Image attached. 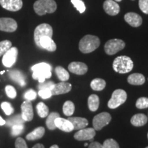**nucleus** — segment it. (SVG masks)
I'll list each match as a JSON object with an SVG mask.
<instances>
[{"mask_svg":"<svg viewBox=\"0 0 148 148\" xmlns=\"http://www.w3.org/2000/svg\"><path fill=\"white\" fill-rule=\"evenodd\" d=\"M84 146H85V147H86V146H88V143H85V144H84Z\"/></svg>","mask_w":148,"mask_h":148,"instance_id":"3c124183","label":"nucleus"},{"mask_svg":"<svg viewBox=\"0 0 148 148\" xmlns=\"http://www.w3.org/2000/svg\"><path fill=\"white\" fill-rule=\"evenodd\" d=\"M45 128L43 127H38L32 132L26 135V138L28 140H35L41 138L45 134Z\"/></svg>","mask_w":148,"mask_h":148,"instance_id":"b1692460","label":"nucleus"},{"mask_svg":"<svg viewBox=\"0 0 148 148\" xmlns=\"http://www.w3.org/2000/svg\"><path fill=\"white\" fill-rule=\"evenodd\" d=\"M88 148H104L102 144L99 143V142H92L91 143L89 144Z\"/></svg>","mask_w":148,"mask_h":148,"instance_id":"c03bdc74","label":"nucleus"},{"mask_svg":"<svg viewBox=\"0 0 148 148\" xmlns=\"http://www.w3.org/2000/svg\"><path fill=\"white\" fill-rule=\"evenodd\" d=\"M37 113L41 118H45L49 114V108L43 102H40L36 106Z\"/></svg>","mask_w":148,"mask_h":148,"instance_id":"c756f323","label":"nucleus"},{"mask_svg":"<svg viewBox=\"0 0 148 148\" xmlns=\"http://www.w3.org/2000/svg\"><path fill=\"white\" fill-rule=\"evenodd\" d=\"M53 29L49 24L42 23L38 25L35 29L34 38L35 43L37 44L40 38L44 36H49L52 38Z\"/></svg>","mask_w":148,"mask_h":148,"instance_id":"0eeeda50","label":"nucleus"},{"mask_svg":"<svg viewBox=\"0 0 148 148\" xmlns=\"http://www.w3.org/2000/svg\"><path fill=\"white\" fill-rule=\"evenodd\" d=\"M145 82V77L141 73H132L127 77V82L132 85H142Z\"/></svg>","mask_w":148,"mask_h":148,"instance_id":"4be33fe9","label":"nucleus"},{"mask_svg":"<svg viewBox=\"0 0 148 148\" xmlns=\"http://www.w3.org/2000/svg\"><path fill=\"white\" fill-rule=\"evenodd\" d=\"M38 95L40 96L42 99H48L52 96L51 90L49 89H41L38 91Z\"/></svg>","mask_w":148,"mask_h":148,"instance_id":"79ce46f5","label":"nucleus"},{"mask_svg":"<svg viewBox=\"0 0 148 148\" xmlns=\"http://www.w3.org/2000/svg\"><path fill=\"white\" fill-rule=\"evenodd\" d=\"M56 73L61 82H66L69 79V73L62 66H58L55 69Z\"/></svg>","mask_w":148,"mask_h":148,"instance_id":"cd10ccee","label":"nucleus"},{"mask_svg":"<svg viewBox=\"0 0 148 148\" xmlns=\"http://www.w3.org/2000/svg\"><path fill=\"white\" fill-rule=\"evenodd\" d=\"M36 45L41 49H46L49 51H54L56 50V45L51 37L44 36L40 38Z\"/></svg>","mask_w":148,"mask_h":148,"instance_id":"2eb2a0df","label":"nucleus"},{"mask_svg":"<svg viewBox=\"0 0 148 148\" xmlns=\"http://www.w3.org/2000/svg\"><path fill=\"white\" fill-rule=\"evenodd\" d=\"M5 91L6 92V95L8 97L11 99H14L16 96V91L13 86L11 85H8L5 87Z\"/></svg>","mask_w":148,"mask_h":148,"instance_id":"4c0bfd02","label":"nucleus"},{"mask_svg":"<svg viewBox=\"0 0 148 148\" xmlns=\"http://www.w3.org/2000/svg\"><path fill=\"white\" fill-rule=\"evenodd\" d=\"M37 94L36 92L34 91L33 89H29L28 90H27L26 92H25L24 94V98H25L26 100H34L36 98Z\"/></svg>","mask_w":148,"mask_h":148,"instance_id":"ea45409f","label":"nucleus"},{"mask_svg":"<svg viewBox=\"0 0 148 148\" xmlns=\"http://www.w3.org/2000/svg\"><path fill=\"white\" fill-rule=\"evenodd\" d=\"M102 145L104 148H119V145L117 142L112 138H108L104 140Z\"/></svg>","mask_w":148,"mask_h":148,"instance_id":"c9c22d12","label":"nucleus"},{"mask_svg":"<svg viewBox=\"0 0 148 148\" xmlns=\"http://www.w3.org/2000/svg\"><path fill=\"white\" fill-rule=\"evenodd\" d=\"M100 45V40L97 36L94 35H86L79 42V49L81 52L88 53L92 52Z\"/></svg>","mask_w":148,"mask_h":148,"instance_id":"f257e3e1","label":"nucleus"},{"mask_svg":"<svg viewBox=\"0 0 148 148\" xmlns=\"http://www.w3.org/2000/svg\"><path fill=\"white\" fill-rule=\"evenodd\" d=\"M147 138H148V133H147Z\"/></svg>","mask_w":148,"mask_h":148,"instance_id":"864d4df0","label":"nucleus"},{"mask_svg":"<svg viewBox=\"0 0 148 148\" xmlns=\"http://www.w3.org/2000/svg\"><path fill=\"white\" fill-rule=\"evenodd\" d=\"M71 1L73 3V6L77 9V11H79L80 14L83 13L86 10V6L82 0H71Z\"/></svg>","mask_w":148,"mask_h":148,"instance_id":"473e14b6","label":"nucleus"},{"mask_svg":"<svg viewBox=\"0 0 148 148\" xmlns=\"http://www.w3.org/2000/svg\"><path fill=\"white\" fill-rule=\"evenodd\" d=\"M32 77L39 83L45 82V79L51 76V66L45 62H40L32 66Z\"/></svg>","mask_w":148,"mask_h":148,"instance_id":"f03ea898","label":"nucleus"},{"mask_svg":"<svg viewBox=\"0 0 148 148\" xmlns=\"http://www.w3.org/2000/svg\"><path fill=\"white\" fill-rule=\"evenodd\" d=\"M17 23L12 18H0V30L5 32H14L17 29Z\"/></svg>","mask_w":148,"mask_h":148,"instance_id":"9d476101","label":"nucleus"},{"mask_svg":"<svg viewBox=\"0 0 148 148\" xmlns=\"http://www.w3.org/2000/svg\"><path fill=\"white\" fill-rule=\"evenodd\" d=\"M33 8L38 15L42 16L47 13H53L57 9V4L54 0H37Z\"/></svg>","mask_w":148,"mask_h":148,"instance_id":"7ed1b4c3","label":"nucleus"},{"mask_svg":"<svg viewBox=\"0 0 148 148\" xmlns=\"http://www.w3.org/2000/svg\"><path fill=\"white\" fill-rule=\"evenodd\" d=\"M24 122H25V121L22 118L21 114H17V115L14 116L13 117L5 121V123L8 126H13L14 125L23 124Z\"/></svg>","mask_w":148,"mask_h":148,"instance_id":"7c9ffc66","label":"nucleus"},{"mask_svg":"<svg viewBox=\"0 0 148 148\" xmlns=\"http://www.w3.org/2000/svg\"><path fill=\"white\" fill-rule=\"evenodd\" d=\"M67 119L72 123L74 130H77L84 128L88 124V120L85 119V118L70 116Z\"/></svg>","mask_w":148,"mask_h":148,"instance_id":"aec40b11","label":"nucleus"},{"mask_svg":"<svg viewBox=\"0 0 148 148\" xmlns=\"http://www.w3.org/2000/svg\"><path fill=\"white\" fill-rule=\"evenodd\" d=\"M18 55V49L15 47H11L3 55L2 63L5 67H11L16 62Z\"/></svg>","mask_w":148,"mask_h":148,"instance_id":"1a4fd4ad","label":"nucleus"},{"mask_svg":"<svg viewBox=\"0 0 148 148\" xmlns=\"http://www.w3.org/2000/svg\"><path fill=\"white\" fill-rule=\"evenodd\" d=\"M134 63L130 57L127 56H120L113 61L112 67L116 73H126L132 71Z\"/></svg>","mask_w":148,"mask_h":148,"instance_id":"20e7f679","label":"nucleus"},{"mask_svg":"<svg viewBox=\"0 0 148 148\" xmlns=\"http://www.w3.org/2000/svg\"><path fill=\"white\" fill-rule=\"evenodd\" d=\"M148 120L147 116L144 114H136L131 118L130 122L132 125L135 127L143 126L147 123Z\"/></svg>","mask_w":148,"mask_h":148,"instance_id":"5701e85b","label":"nucleus"},{"mask_svg":"<svg viewBox=\"0 0 148 148\" xmlns=\"http://www.w3.org/2000/svg\"><path fill=\"white\" fill-rule=\"evenodd\" d=\"M55 83L52 82V81H48V82H43L42 83H40V84L38 86V88L39 90L41 89H49L51 90L54 86Z\"/></svg>","mask_w":148,"mask_h":148,"instance_id":"58836bf2","label":"nucleus"},{"mask_svg":"<svg viewBox=\"0 0 148 148\" xmlns=\"http://www.w3.org/2000/svg\"><path fill=\"white\" fill-rule=\"evenodd\" d=\"M11 47H12V42L10 40H4L0 42V56H2Z\"/></svg>","mask_w":148,"mask_h":148,"instance_id":"2f4dec72","label":"nucleus"},{"mask_svg":"<svg viewBox=\"0 0 148 148\" xmlns=\"http://www.w3.org/2000/svg\"><path fill=\"white\" fill-rule=\"evenodd\" d=\"M99 106V98L97 95L92 94L88 98V108L92 112H95L98 109Z\"/></svg>","mask_w":148,"mask_h":148,"instance_id":"393cba45","label":"nucleus"},{"mask_svg":"<svg viewBox=\"0 0 148 148\" xmlns=\"http://www.w3.org/2000/svg\"><path fill=\"white\" fill-rule=\"evenodd\" d=\"M3 73H4V71H1V73H1V75H2V74H3Z\"/></svg>","mask_w":148,"mask_h":148,"instance_id":"8fccbe9b","label":"nucleus"},{"mask_svg":"<svg viewBox=\"0 0 148 148\" xmlns=\"http://www.w3.org/2000/svg\"><path fill=\"white\" fill-rule=\"evenodd\" d=\"M127 93L124 90L116 89L112 92V97L108 102L109 108L114 109L121 106L126 101Z\"/></svg>","mask_w":148,"mask_h":148,"instance_id":"39448f33","label":"nucleus"},{"mask_svg":"<svg viewBox=\"0 0 148 148\" xmlns=\"http://www.w3.org/2000/svg\"><path fill=\"white\" fill-rule=\"evenodd\" d=\"M145 148H148V146H147V147H145Z\"/></svg>","mask_w":148,"mask_h":148,"instance_id":"603ef678","label":"nucleus"},{"mask_svg":"<svg viewBox=\"0 0 148 148\" xmlns=\"http://www.w3.org/2000/svg\"><path fill=\"white\" fill-rule=\"evenodd\" d=\"M5 124V121L0 116V125H3Z\"/></svg>","mask_w":148,"mask_h":148,"instance_id":"49530a36","label":"nucleus"},{"mask_svg":"<svg viewBox=\"0 0 148 148\" xmlns=\"http://www.w3.org/2000/svg\"><path fill=\"white\" fill-rule=\"evenodd\" d=\"M71 84L69 82H59L58 84H55L54 86L51 90V94H52V95H58L67 93L71 90Z\"/></svg>","mask_w":148,"mask_h":148,"instance_id":"dca6fc26","label":"nucleus"},{"mask_svg":"<svg viewBox=\"0 0 148 148\" xmlns=\"http://www.w3.org/2000/svg\"><path fill=\"white\" fill-rule=\"evenodd\" d=\"M32 148H45V147H44V145H42V144L38 143V144H36V145H35Z\"/></svg>","mask_w":148,"mask_h":148,"instance_id":"a18cd8bd","label":"nucleus"},{"mask_svg":"<svg viewBox=\"0 0 148 148\" xmlns=\"http://www.w3.org/2000/svg\"><path fill=\"white\" fill-rule=\"evenodd\" d=\"M106 81L101 78H95L92 79L90 82V87L92 90H97V91L102 90L106 87Z\"/></svg>","mask_w":148,"mask_h":148,"instance_id":"a878e982","label":"nucleus"},{"mask_svg":"<svg viewBox=\"0 0 148 148\" xmlns=\"http://www.w3.org/2000/svg\"><path fill=\"white\" fill-rule=\"evenodd\" d=\"M55 125L57 128L65 132H70L74 130L73 125L69 120L61 118L60 116L56 119Z\"/></svg>","mask_w":148,"mask_h":148,"instance_id":"6ab92c4d","label":"nucleus"},{"mask_svg":"<svg viewBox=\"0 0 148 148\" xmlns=\"http://www.w3.org/2000/svg\"><path fill=\"white\" fill-rule=\"evenodd\" d=\"M132 1H134V0H132Z\"/></svg>","mask_w":148,"mask_h":148,"instance_id":"5fc2aeb1","label":"nucleus"},{"mask_svg":"<svg viewBox=\"0 0 148 148\" xmlns=\"http://www.w3.org/2000/svg\"><path fill=\"white\" fill-rule=\"evenodd\" d=\"M1 108L3 110L4 113L8 116L11 115V114L14 112L13 107L12 106V105H11L10 103L6 102V101L1 103Z\"/></svg>","mask_w":148,"mask_h":148,"instance_id":"72a5a7b5","label":"nucleus"},{"mask_svg":"<svg viewBox=\"0 0 148 148\" xmlns=\"http://www.w3.org/2000/svg\"><path fill=\"white\" fill-rule=\"evenodd\" d=\"M0 5L5 10L16 12L22 8L23 1L22 0H0Z\"/></svg>","mask_w":148,"mask_h":148,"instance_id":"ddd939ff","label":"nucleus"},{"mask_svg":"<svg viewBox=\"0 0 148 148\" xmlns=\"http://www.w3.org/2000/svg\"><path fill=\"white\" fill-rule=\"evenodd\" d=\"M49 148H59V147H58V146L57 145H53L52 146H51V147H49Z\"/></svg>","mask_w":148,"mask_h":148,"instance_id":"de8ad7c7","label":"nucleus"},{"mask_svg":"<svg viewBox=\"0 0 148 148\" xmlns=\"http://www.w3.org/2000/svg\"><path fill=\"white\" fill-rule=\"evenodd\" d=\"M125 43L123 40L118 38L109 40L104 45V51L108 55H114L122 50L125 47Z\"/></svg>","mask_w":148,"mask_h":148,"instance_id":"423d86ee","label":"nucleus"},{"mask_svg":"<svg viewBox=\"0 0 148 148\" xmlns=\"http://www.w3.org/2000/svg\"><path fill=\"white\" fill-rule=\"evenodd\" d=\"M9 76L14 82H17L21 86H24L26 84L25 77L23 74L18 70H12L9 72Z\"/></svg>","mask_w":148,"mask_h":148,"instance_id":"412c9836","label":"nucleus"},{"mask_svg":"<svg viewBox=\"0 0 148 148\" xmlns=\"http://www.w3.org/2000/svg\"><path fill=\"white\" fill-rule=\"evenodd\" d=\"M121 1V0H115V1H116V2H117V1H118V2H119V1Z\"/></svg>","mask_w":148,"mask_h":148,"instance_id":"09e8293b","label":"nucleus"},{"mask_svg":"<svg viewBox=\"0 0 148 148\" xmlns=\"http://www.w3.org/2000/svg\"><path fill=\"white\" fill-rule=\"evenodd\" d=\"M21 116L25 121H30L34 117L32 104L31 101L25 100L22 103L21 106Z\"/></svg>","mask_w":148,"mask_h":148,"instance_id":"f8f14e48","label":"nucleus"},{"mask_svg":"<svg viewBox=\"0 0 148 148\" xmlns=\"http://www.w3.org/2000/svg\"><path fill=\"white\" fill-rule=\"evenodd\" d=\"M96 133L95 130L92 127L88 128H83L79 130L74 134V138L77 140H92L95 137Z\"/></svg>","mask_w":148,"mask_h":148,"instance_id":"9b49d317","label":"nucleus"},{"mask_svg":"<svg viewBox=\"0 0 148 148\" xmlns=\"http://www.w3.org/2000/svg\"><path fill=\"white\" fill-rule=\"evenodd\" d=\"M62 110H63V113L66 116H70L73 115V114L74 113V110H75L74 103L71 101H65L63 105V107H62Z\"/></svg>","mask_w":148,"mask_h":148,"instance_id":"c85d7f7f","label":"nucleus"},{"mask_svg":"<svg viewBox=\"0 0 148 148\" xmlns=\"http://www.w3.org/2000/svg\"><path fill=\"white\" fill-rule=\"evenodd\" d=\"M147 79H148V78H147Z\"/></svg>","mask_w":148,"mask_h":148,"instance_id":"6e6d98bb","label":"nucleus"},{"mask_svg":"<svg viewBox=\"0 0 148 148\" xmlns=\"http://www.w3.org/2000/svg\"><path fill=\"white\" fill-rule=\"evenodd\" d=\"M69 71L77 75H84L88 71V66L84 62H72L68 66Z\"/></svg>","mask_w":148,"mask_h":148,"instance_id":"f3484780","label":"nucleus"},{"mask_svg":"<svg viewBox=\"0 0 148 148\" xmlns=\"http://www.w3.org/2000/svg\"><path fill=\"white\" fill-rule=\"evenodd\" d=\"M136 106L138 109H144L148 108V98L140 97L136 100Z\"/></svg>","mask_w":148,"mask_h":148,"instance_id":"f704fd0d","label":"nucleus"},{"mask_svg":"<svg viewBox=\"0 0 148 148\" xmlns=\"http://www.w3.org/2000/svg\"><path fill=\"white\" fill-rule=\"evenodd\" d=\"M111 115L108 112H101L94 116L92 119V125L95 130H100L106 126L111 121Z\"/></svg>","mask_w":148,"mask_h":148,"instance_id":"6e6552de","label":"nucleus"},{"mask_svg":"<svg viewBox=\"0 0 148 148\" xmlns=\"http://www.w3.org/2000/svg\"><path fill=\"white\" fill-rule=\"evenodd\" d=\"M60 116L58 112H51L47 116V120H46V125L48 129L53 130L56 128V126L55 125V121L57 118Z\"/></svg>","mask_w":148,"mask_h":148,"instance_id":"bb28decb","label":"nucleus"},{"mask_svg":"<svg viewBox=\"0 0 148 148\" xmlns=\"http://www.w3.org/2000/svg\"><path fill=\"white\" fill-rule=\"evenodd\" d=\"M15 148H28L25 140L21 137L16 138L15 141Z\"/></svg>","mask_w":148,"mask_h":148,"instance_id":"37998d69","label":"nucleus"},{"mask_svg":"<svg viewBox=\"0 0 148 148\" xmlns=\"http://www.w3.org/2000/svg\"><path fill=\"white\" fill-rule=\"evenodd\" d=\"M138 5L143 13L148 14V0H139Z\"/></svg>","mask_w":148,"mask_h":148,"instance_id":"a19ab883","label":"nucleus"},{"mask_svg":"<svg viewBox=\"0 0 148 148\" xmlns=\"http://www.w3.org/2000/svg\"><path fill=\"white\" fill-rule=\"evenodd\" d=\"M124 19L130 25L134 27H139L143 22L141 16L135 12H127L125 14Z\"/></svg>","mask_w":148,"mask_h":148,"instance_id":"a211bd4d","label":"nucleus"},{"mask_svg":"<svg viewBox=\"0 0 148 148\" xmlns=\"http://www.w3.org/2000/svg\"><path fill=\"white\" fill-rule=\"evenodd\" d=\"M24 130V125L23 124L20 125H14L12 126V131H11V134L12 136H15L21 134Z\"/></svg>","mask_w":148,"mask_h":148,"instance_id":"e433bc0d","label":"nucleus"},{"mask_svg":"<svg viewBox=\"0 0 148 148\" xmlns=\"http://www.w3.org/2000/svg\"><path fill=\"white\" fill-rule=\"evenodd\" d=\"M103 10L106 13L110 16H115L119 14L120 7L116 1L113 0H106L103 2Z\"/></svg>","mask_w":148,"mask_h":148,"instance_id":"4468645a","label":"nucleus"}]
</instances>
